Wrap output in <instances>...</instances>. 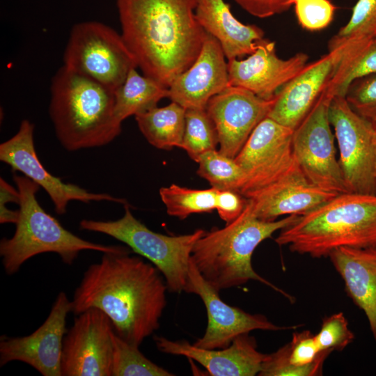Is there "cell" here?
<instances>
[{"instance_id":"cell-15","label":"cell","mask_w":376,"mask_h":376,"mask_svg":"<svg viewBox=\"0 0 376 376\" xmlns=\"http://www.w3.org/2000/svg\"><path fill=\"white\" fill-rule=\"evenodd\" d=\"M185 292L199 296L207 311V326L194 345L205 349L229 346L239 336L253 330L279 331L295 327L278 326L261 314H251L224 302L190 260Z\"/></svg>"},{"instance_id":"cell-20","label":"cell","mask_w":376,"mask_h":376,"mask_svg":"<svg viewBox=\"0 0 376 376\" xmlns=\"http://www.w3.org/2000/svg\"><path fill=\"white\" fill-rule=\"evenodd\" d=\"M244 334L225 348L205 349L187 340H171L155 336L157 348L163 353L196 361L212 376H254L260 371L267 354L257 350L254 337Z\"/></svg>"},{"instance_id":"cell-12","label":"cell","mask_w":376,"mask_h":376,"mask_svg":"<svg viewBox=\"0 0 376 376\" xmlns=\"http://www.w3.org/2000/svg\"><path fill=\"white\" fill-rule=\"evenodd\" d=\"M63 342L61 376H111L113 327L96 308L77 315Z\"/></svg>"},{"instance_id":"cell-27","label":"cell","mask_w":376,"mask_h":376,"mask_svg":"<svg viewBox=\"0 0 376 376\" xmlns=\"http://www.w3.org/2000/svg\"><path fill=\"white\" fill-rule=\"evenodd\" d=\"M219 189H195L172 184L159 189V196L169 215L184 219L196 213L216 210Z\"/></svg>"},{"instance_id":"cell-7","label":"cell","mask_w":376,"mask_h":376,"mask_svg":"<svg viewBox=\"0 0 376 376\" xmlns=\"http://www.w3.org/2000/svg\"><path fill=\"white\" fill-rule=\"evenodd\" d=\"M124 210L123 216L115 221L83 219L80 229L105 234L125 244L160 271L169 291H184L194 245L205 230L197 229L175 236L164 235L151 230L136 219L127 203Z\"/></svg>"},{"instance_id":"cell-14","label":"cell","mask_w":376,"mask_h":376,"mask_svg":"<svg viewBox=\"0 0 376 376\" xmlns=\"http://www.w3.org/2000/svg\"><path fill=\"white\" fill-rule=\"evenodd\" d=\"M72 302L60 292L50 313L34 332L22 337L1 336L0 366L13 361L29 364L43 376H61L63 342Z\"/></svg>"},{"instance_id":"cell-38","label":"cell","mask_w":376,"mask_h":376,"mask_svg":"<svg viewBox=\"0 0 376 376\" xmlns=\"http://www.w3.org/2000/svg\"><path fill=\"white\" fill-rule=\"evenodd\" d=\"M253 16L265 18L289 10L295 0H234Z\"/></svg>"},{"instance_id":"cell-26","label":"cell","mask_w":376,"mask_h":376,"mask_svg":"<svg viewBox=\"0 0 376 376\" xmlns=\"http://www.w3.org/2000/svg\"><path fill=\"white\" fill-rule=\"evenodd\" d=\"M186 109L171 102L163 107H155L135 116L138 127L146 139L152 146L161 150L180 148L182 144Z\"/></svg>"},{"instance_id":"cell-19","label":"cell","mask_w":376,"mask_h":376,"mask_svg":"<svg viewBox=\"0 0 376 376\" xmlns=\"http://www.w3.org/2000/svg\"><path fill=\"white\" fill-rule=\"evenodd\" d=\"M228 86L224 53L217 39L207 33L196 59L169 86V98L185 109H206L210 100Z\"/></svg>"},{"instance_id":"cell-34","label":"cell","mask_w":376,"mask_h":376,"mask_svg":"<svg viewBox=\"0 0 376 376\" xmlns=\"http://www.w3.org/2000/svg\"><path fill=\"white\" fill-rule=\"evenodd\" d=\"M345 97L353 111L376 129V75L353 82Z\"/></svg>"},{"instance_id":"cell-28","label":"cell","mask_w":376,"mask_h":376,"mask_svg":"<svg viewBox=\"0 0 376 376\" xmlns=\"http://www.w3.org/2000/svg\"><path fill=\"white\" fill-rule=\"evenodd\" d=\"M197 163L198 175L205 179L211 187L240 193L245 183L246 175L235 158L215 149L204 152Z\"/></svg>"},{"instance_id":"cell-41","label":"cell","mask_w":376,"mask_h":376,"mask_svg":"<svg viewBox=\"0 0 376 376\" xmlns=\"http://www.w3.org/2000/svg\"><path fill=\"white\" fill-rule=\"evenodd\" d=\"M375 42L376 43V40H375Z\"/></svg>"},{"instance_id":"cell-3","label":"cell","mask_w":376,"mask_h":376,"mask_svg":"<svg viewBox=\"0 0 376 376\" xmlns=\"http://www.w3.org/2000/svg\"><path fill=\"white\" fill-rule=\"evenodd\" d=\"M299 216L290 214L279 220L263 221L255 215L247 200L244 210L235 220L224 228L205 232L194 245L191 260L203 277L219 292L253 280L294 301V297L253 269L251 258L263 241L295 223Z\"/></svg>"},{"instance_id":"cell-2","label":"cell","mask_w":376,"mask_h":376,"mask_svg":"<svg viewBox=\"0 0 376 376\" xmlns=\"http://www.w3.org/2000/svg\"><path fill=\"white\" fill-rule=\"evenodd\" d=\"M121 35L137 67L169 88L196 59L207 33L197 0H117Z\"/></svg>"},{"instance_id":"cell-1","label":"cell","mask_w":376,"mask_h":376,"mask_svg":"<svg viewBox=\"0 0 376 376\" xmlns=\"http://www.w3.org/2000/svg\"><path fill=\"white\" fill-rule=\"evenodd\" d=\"M131 253H103L91 265L75 290L72 312L100 309L120 338L139 347L160 326L168 287L152 263Z\"/></svg>"},{"instance_id":"cell-11","label":"cell","mask_w":376,"mask_h":376,"mask_svg":"<svg viewBox=\"0 0 376 376\" xmlns=\"http://www.w3.org/2000/svg\"><path fill=\"white\" fill-rule=\"evenodd\" d=\"M294 130L266 117L251 132L235 157L243 169L245 198L279 180L293 164Z\"/></svg>"},{"instance_id":"cell-9","label":"cell","mask_w":376,"mask_h":376,"mask_svg":"<svg viewBox=\"0 0 376 376\" xmlns=\"http://www.w3.org/2000/svg\"><path fill=\"white\" fill-rule=\"evenodd\" d=\"M334 95L324 90L311 110L294 130V157L306 177L318 187L331 193L348 192L336 158L334 134L329 117Z\"/></svg>"},{"instance_id":"cell-10","label":"cell","mask_w":376,"mask_h":376,"mask_svg":"<svg viewBox=\"0 0 376 376\" xmlns=\"http://www.w3.org/2000/svg\"><path fill=\"white\" fill-rule=\"evenodd\" d=\"M329 121L339 150V164L348 192L376 194L374 178L375 128L350 107L345 97L334 95Z\"/></svg>"},{"instance_id":"cell-36","label":"cell","mask_w":376,"mask_h":376,"mask_svg":"<svg viewBox=\"0 0 376 376\" xmlns=\"http://www.w3.org/2000/svg\"><path fill=\"white\" fill-rule=\"evenodd\" d=\"M288 345V361L290 364L298 367L313 363L321 352L318 349L315 334L309 330L294 333Z\"/></svg>"},{"instance_id":"cell-4","label":"cell","mask_w":376,"mask_h":376,"mask_svg":"<svg viewBox=\"0 0 376 376\" xmlns=\"http://www.w3.org/2000/svg\"><path fill=\"white\" fill-rule=\"evenodd\" d=\"M113 92L64 65L56 71L51 82L49 113L65 150L103 146L120 134Z\"/></svg>"},{"instance_id":"cell-29","label":"cell","mask_w":376,"mask_h":376,"mask_svg":"<svg viewBox=\"0 0 376 376\" xmlns=\"http://www.w3.org/2000/svg\"><path fill=\"white\" fill-rule=\"evenodd\" d=\"M113 347L111 376H172L169 370L145 357L139 347L111 331Z\"/></svg>"},{"instance_id":"cell-40","label":"cell","mask_w":376,"mask_h":376,"mask_svg":"<svg viewBox=\"0 0 376 376\" xmlns=\"http://www.w3.org/2000/svg\"><path fill=\"white\" fill-rule=\"evenodd\" d=\"M375 143L376 144V129H375Z\"/></svg>"},{"instance_id":"cell-30","label":"cell","mask_w":376,"mask_h":376,"mask_svg":"<svg viewBox=\"0 0 376 376\" xmlns=\"http://www.w3.org/2000/svg\"><path fill=\"white\" fill-rule=\"evenodd\" d=\"M218 144L217 130L206 109H186L180 148L197 162L204 152L217 149Z\"/></svg>"},{"instance_id":"cell-5","label":"cell","mask_w":376,"mask_h":376,"mask_svg":"<svg viewBox=\"0 0 376 376\" xmlns=\"http://www.w3.org/2000/svg\"><path fill=\"white\" fill-rule=\"evenodd\" d=\"M275 242L312 258L341 246L376 249V194H339L281 229Z\"/></svg>"},{"instance_id":"cell-17","label":"cell","mask_w":376,"mask_h":376,"mask_svg":"<svg viewBox=\"0 0 376 376\" xmlns=\"http://www.w3.org/2000/svg\"><path fill=\"white\" fill-rule=\"evenodd\" d=\"M308 56L298 52L287 59L279 57L275 42L262 39L246 59L228 61L229 86L245 88L269 100L307 65Z\"/></svg>"},{"instance_id":"cell-25","label":"cell","mask_w":376,"mask_h":376,"mask_svg":"<svg viewBox=\"0 0 376 376\" xmlns=\"http://www.w3.org/2000/svg\"><path fill=\"white\" fill-rule=\"evenodd\" d=\"M114 113L123 123L131 116H136L155 107L159 101L169 97V88L158 81L140 75L134 68L124 82L114 91Z\"/></svg>"},{"instance_id":"cell-32","label":"cell","mask_w":376,"mask_h":376,"mask_svg":"<svg viewBox=\"0 0 376 376\" xmlns=\"http://www.w3.org/2000/svg\"><path fill=\"white\" fill-rule=\"evenodd\" d=\"M288 345L267 354L263 361L259 376H318L322 375L323 365L331 350L321 351L318 358L311 364L298 367L290 363L288 358Z\"/></svg>"},{"instance_id":"cell-22","label":"cell","mask_w":376,"mask_h":376,"mask_svg":"<svg viewBox=\"0 0 376 376\" xmlns=\"http://www.w3.org/2000/svg\"><path fill=\"white\" fill-rule=\"evenodd\" d=\"M328 256L347 293L364 312L376 341V249L341 246Z\"/></svg>"},{"instance_id":"cell-35","label":"cell","mask_w":376,"mask_h":376,"mask_svg":"<svg viewBox=\"0 0 376 376\" xmlns=\"http://www.w3.org/2000/svg\"><path fill=\"white\" fill-rule=\"evenodd\" d=\"M293 6L299 25L310 31L327 28L337 8L330 0H295Z\"/></svg>"},{"instance_id":"cell-33","label":"cell","mask_w":376,"mask_h":376,"mask_svg":"<svg viewBox=\"0 0 376 376\" xmlns=\"http://www.w3.org/2000/svg\"><path fill=\"white\" fill-rule=\"evenodd\" d=\"M315 338L320 351H343L354 339L342 312L325 317Z\"/></svg>"},{"instance_id":"cell-8","label":"cell","mask_w":376,"mask_h":376,"mask_svg":"<svg viewBox=\"0 0 376 376\" xmlns=\"http://www.w3.org/2000/svg\"><path fill=\"white\" fill-rule=\"evenodd\" d=\"M63 61V65L113 91L124 82L131 69L137 68L121 33L96 21L72 27Z\"/></svg>"},{"instance_id":"cell-24","label":"cell","mask_w":376,"mask_h":376,"mask_svg":"<svg viewBox=\"0 0 376 376\" xmlns=\"http://www.w3.org/2000/svg\"><path fill=\"white\" fill-rule=\"evenodd\" d=\"M376 40V0H357L348 22L328 42L335 65L361 54Z\"/></svg>"},{"instance_id":"cell-23","label":"cell","mask_w":376,"mask_h":376,"mask_svg":"<svg viewBox=\"0 0 376 376\" xmlns=\"http://www.w3.org/2000/svg\"><path fill=\"white\" fill-rule=\"evenodd\" d=\"M195 14L205 32L219 42L228 61L251 54L264 38L260 27L240 22L224 0H197Z\"/></svg>"},{"instance_id":"cell-6","label":"cell","mask_w":376,"mask_h":376,"mask_svg":"<svg viewBox=\"0 0 376 376\" xmlns=\"http://www.w3.org/2000/svg\"><path fill=\"white\" fill-rule=\"evenodd\" d=\"M13 180L19 194V217L13 235L0 241V256L6 273L13 275L29 259L43 253H55L67 265H72L80 252L90 250L118 253L128 246L105 245L84 240L65 228L38 203L40 186L16 173Z\"/></svg>"},{"instance_id":"cell-39","label":"cell","mask_w":376,"mask_h":376,"mask_svg":"<svg viewBox=\"0 0 376 376\" xmlns=\"http://www.w3.org/2000/svg\"><path fill=\"white\" fill-rule=\"evenodd\" d=\"M374 178L376 186V147H375V165H374Z\"/></svg>"},{"instance_id":"cell-18","label":"cell","mask_w":376,"mask_h":376,"mask_svg":"<svg viewBox=\"0 0 376 376\" xmlns=\"http://www.w3.org/2000/svg\"><path fill=\"white\" fill-rule=\"evenodd\" d=\"M336 195L313 184L295 159L279 180L246 198L258 219L270 221L281 216L305 214Z\"/></svg>"},{"instance_id":"cell-37","label":"cell","mask_w":376,"mask_h":376,"mask_svg":"<svg viewBox=\"0 0 376 376\" xmlns=\"http://www.w3.org/2000/svg\"><path fill=\"white\" fill-rule=\"evenodd\" d=\"M247 199L240 193L233 190H219L216 210L226 224L235 220L244 210Z\"/></svg>"},{"instance_id":"cell-16","label":"cell","mask_w":376,"mask_h":376,"mask_svg":"<svg viewBox=\"0 0 376 376\" xmlns=\"http://www.w3.org/2000/svg\"><path fill=\"white\" fill-rule=\"evenodd\" d=\"M274 98L267 100L238 86H228L213 96L206 111L219 139V150L235 158L253 130L268 113Z\"/></svg>"},{"instance_id":"cell-13","label":"cell","mask_w":376,"mask_h":376,"mask_svg":"<svg viewBox=\"0 0 376 376\" xmlns=\"http://www.w3.org/2000/svg\"><path fill=\"white\" fill-rule=\"evenodd\" d=\"M34 125L23 120L17 133L0 145V160L27 177L49 195L58 214L66 212L68 203L79 201L86 203L92 201H111L127 204L125 198L106 193H93L76 185L63 182L47 171L40 162L34 146Z\"/></svg>"},{"instance_id":"cell-31","label":"cell","mask_w":376,"mask_h":376,"mask_svg":"<svg viewBox=\"0 0 376 376\" xmlns=\"http://www.w3.org/2000/svg\"><path fill=\"white\" fill-rule=\"evenodd\" d=\"M376 75V43L374 42L361 54L334 67L327 88L333 95L345 97L355 81Z\"/></svg>"},{"instance_id":"cell-21","label":"cell","mask_w":376,"mask_h":376,"mask_svg":"<svg viewBox=\"0 0 376 376\" xmlns=\"http://www.w3.org/2000/svg\"><path fill=\"white\" fill-rule=\"evenodd\" d=\"M334 66L329 52L307 64L278 92L267 117L295 130L328 86Z\"/></svg>"}]
</instances>
